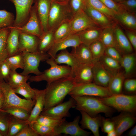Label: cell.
<instances>
[{
  "instance_id": "6da1fadb",
  "label": "cell",
  "mask_w": 136,
  "mask_h": 136,
  "mask_svg": "<svg viewBox=\"0 0 136 136\" xmlns=\"http://www.w3.org/2000/svg\"><path fill=\"white\" fill-rule=\"evenodd\" d=\"M74 76L71 75L54 81L45 89L43 110L62 102L76 84Z\"/></svg>"
},
{
  "instance_id": "7a4b0ae2",
  "label": "cell",
  "mask_w": 136,
  "mask_h": 136,
  "mask_svg": "<svg viewBox=\"0 0 136 136\" xmlns=\"http://www.w3.org/2000/svg\"><path fill=\"white\" fill-rule=\"evenodd\" d=\"M70 96L75 101L76 110L83 111L92 117H95L100 113H104L106 116H110L115 112L114 109L104 104L96 97Z\"/></svg>"
},
{
  "instance_id": "3957f363",
  "label": "cell",
  "mask_w": 136,
  "mask_h": 136,
  "mask_svg": "<svg viewBox=\"0 0 136 136\" xmlns=\"http://www.w3.org/2000/svg\"><path fill=\"white\" fill-rule=\"evenodd\" d=\"M46 61L50 65V67L45 70L40 75L30 76L28 80L30 81L37 82L45 81L47 85H49L60 78L73 75L71 68L70 66L58 65L55 62L54 59L51 57L48 58Z\"/></svg>"
},
{
  "instance_id": "277c9868",
  "label": "cell",
  "mask_w": 136,
  "mask_h": 136,
  "mask_svg": "<svg viewBox=\"0 0 136 136\" xmlns=\"http://www.w3.org/2000/svg\"><path fill=\"white\" fill-rule=\"evenodd\" d=\"M74 15L68 4H61L52 0L48 19V30L54 32L63 22L71 20Z\"/></svg>"
},
{
  "instance_id": "5b68a950",
  "label": "cell",
  "mask_w": 136,
  "mask_h": 136,
  "mask_svg": "<svg viewBox=\"0 0 136 136\" xmlns=\"http://www.w3.org/2000/svg\"><path fill=\"white\" fill-rule=\"evenodd\" d=\"M96 97L105 105L119 111L135 113V95H128L121 93L112 94L107 97Z\"/></svg>"
},
{
  "instance_id": "8992f818",
  "label": "cell",
  "mask_w": 136,
  "mask_h": 136,
  "mask_svg": "<svg viewBox=\"0 0 136 136\" xmlns=\"http://www.w3.org/2000/svg\"><path fill=\"white\" fill-rule=\"evenodd\" d=\"M0 85L4 97L2 109L17 107L25 109L30 113L35 103V100L21 98L18 96L8 83L5 81L0 82Z\"/></svg>"
},
{
  "instance_id": "52a82bcc",
  "label": "cell",
  "mask_w": 136,
  "mask_h": 136,
  "mask_svg": "<svg viewBox=\"0 0 136 136\" xmlns=\"http://www.w3.org/2000/svg\"><path fill=\"white\" fill-rule=\"evenodd\" d=\"M70 95L88 96L96 97L109 96L112 94L108 87L98 85L94 83L76 84L69 93Z\"/></svg>"
},
{
  "instance_id": "ba28073f",
  "label": "cell",
  "mask_w": 136,
  "mask_h": 136,
  "mask_svg": "<svg viewBox=\"0 0 136 136\" xmlns=\"http://www.w3.org/2000/svg\"><path fill=\"white\" fill-rule=\"evenodd\" d=\"M24 59L23 71L20 74L27 75L30 73L38 75L42 74L39 67L41 61H46L50 57L47 53H43L38 52L30 53L26 52H22Z\"/></svg>"
},
{
  "instance_id": "9c48e42d",
  "label": "cell",
  "mask_w": 136,
  "mask_h": 136,
  "mask_svg": "<svg viewBox=\"0 0 136 136\" xmlns=\"http://www.w3.org/2000/svg\"><path fill=\"white\" fill-rule=\"evenodd\" d=\"M15 6L16 17L12 26L17 27L23 25L29 17L30 10L35 0H9Z\"/></svg>"
},
{
  "instance_id": "30bf717a",
  "label": "cell",
  "mask_w": 136,
  "mask_h": 136,
  "mask_svg": "<svg viewBox=\"0 0 136 136\" xmlns=\"http://www.w3.org/2000/svg\"><path fill=\"white\" fill-rule=\"evenodd\" d=\"M80 116H76L71 122L66 120L60 125L54 127L55 136L59 135L64 133L73 136H88L91 132L82 129L79 125Z\"/></svg>"
},
{
  "instance_id": "8fae6325",
  "label": "cell",
  "mask_w": 136,
  "mask_h": 136,
  "mask_svg": "<svg viewBox=\"0 0 136 136\" xmlns=\"http://www.w3.org/2000/svg\"><path fill=\"white\" fill-rule=\"evenodd\" d=\"M76 105L75 100L71 97L67 101L43 110L40 115L57 119L70 117L71 115L69 110L71 108H75Z\"/></svg>"
},
{
  "instance_id": "7c38bea8",
  "label": "cell",
  "mask_w": 136,
  "mask_h": 136,
  "mask_svg": "<svg viewBox=\"0 0 136 136\" xmlns=\"http://www.w3.org/2000/svg\"><path fill=\"white\" fill-rule=\"evenodd\" d=\"M70 23L72 34H76L91 28L99 27L83 10L79 11L74 14Z\"/></svg>"
},
{
  "instance_id": "4fadbf2b",
  "label": "cell",
  "mask_w": 136,
  "mask_h": 136,
  "mask_svg": "<svg viewBox=\"0 0 136 136\" xmlns=\"http://www.w3.org/2000/svg\"><path fill=\"white\" fill-rule=\"evenodd\" d=\"M16 27L20 32L35 35L39 38L41 37L44 33L38 15L35 3L31 7L29 17L26 23L21 27Z\"/></svg>"
},
{
  "instance_id": "5bb4252c",
  "label": "cell",
  "mask_w": 136,
  "mask_h": 136,
  "mask_svg": "<svg viewBox=\"0 0 136 136\" xmlns=\"http://www.w3.org/2000/svg\"><path fill=\"white\" fill-rule=\"evenodd\" d=\"M135 113L121 112L118 115L111 118L114 123V129L117 136L121 135L134 124L136 121Z\"/></svg>"
},
{
  "instance_id": "9a60e30c",
  "label": "cell",
  "mask_w": 136,
  "mask_h": 136,
  "mask_svg": "<svg viewBox=\"0 0 136 136\" xmlns=\"http://www.w3.org/2000/svg\"><path fill=\"white\" fill-rule=\"evenodd\" d=\"M81 43L77 34H71L65 38L55 41L47 53L50 57L54 59L59 51L70 47L75 48Z\"/></svg>"
},
{
  "instance_id": "2e32d148",
  "label": "cell",
  "mask_w": 136,
  "mask_h": 136,
  "mask_svg": "<svg viewBox=\"0 0 136 136\" xmlns=\"http://www.w3.org/2000/svg\"><path fill=\"white\" fill-rule=\"evenodd\" d=\"M39 40V38L36 36L20 31L18 53L38 52Z\"/></svg>"
},
{
  "instance_id": "e0dca14e",
  "label": "cell",
  "mask_w": 136,
  "mask_h": 136,
  "mask_svg": "<svg viewBox=\"0 0 136 136\" xmlns=\"http://www.w3.org/2000/svg\"><path fill=\"white\" fill-rule=\"evenodd\" d=\"M84 10L97 25L102 28L112 26L115 23L113 19L102 12L92 8L86 2Z\"/></svg>"
},
{
  "instance_id": "ac0fdd59",
  "label": "cell",
  "mask_w": 136,
  "mask_h": 136,
  "mask_svg": "<svg viewBox=\"0 0 136 136\" xmlns=\"http://www.w3.org/2000/svg\"><path fill=\"white\" fill-rule=\"evenodd\" d=\"M93 82L99 86L108 87L112 75L98 61L93 64Z\"/></svg>"
},
{
  "instance_id": "d6986e66",
  "label": "cell",
  "mask_w": 136,
  "mask_h": 136,
  "mask_svg": "<svg viewBox=\"0 0 136 136\" xmlns=\"http://www.w3.org/2000/svg\"><path fill=\"white\" fill-rule=\"evenodd\" d=\"M116 48L121 53L124 54L132 53L133 48L126 35L117 24L113 25Z\"/></svg>"
},
{
  "instance_id": "ffe728a7",
  "label": "cell",
  "mask_w": 136,
  "mask_h": 136,
  "mask_svg": "<svg viewBox=\"0 0 136 136\" xmlns=\"http://www.w3.org/2000/svg\"><path fill=\"white\" fill-rule=\"evenodd\" d=\"M82 118L80 123L81 127L83 129L90 130L94 136H99V128L100 127L101 116L98 114L94 117H92L85 112L79 111Z\"/></svg>"
},
{
  "instance_id": "44dd1931",
  "label": "cell",
  "mask_w": 136,
  "mask_h": 136,
  "mask_svg": "<svg viewBox=\"0 0 136 136\" xmlns=\"http://www.w3.org/2000/svg\"><path fill=\"white\" fill-rule=\"evenodd\" d=\"M52 0H35L38 15L44 33L48 30V22Z\"/></svg>"
},
{
  "instance_id": "7402d4cb",
  "label": "cell",
  "mask_w": 136,
  "mask_h": 136,
  "mask_svg": "<svg viewBox=\"0 0 136 136\" xmlns=\"http://www.w3.org/2000/svg\"><path fill=\"white\" fill-rule=\"evenodd\" d=\"M54 60L57 64H64L70 67L74 77L80 65L72 53L66 49L61 50L59 53L57 54Z\"/></svg>"
},
{
  "instance_id": "603a6c76",
  "label": "cell",
  "mask_w": 136,
  "mask_h": 136,
  "mask_svg": "<svg viewBox=\"0 0 136 136\" xmlns=\"http://www.w3.org/2000/svg\"><path fill=\"white\" fill-rule=\"evenodd\" d=\"M71 53L80 64H93V58L89 46L81 43L73 48Z\"/></svg>"
},
{
  "instance_id": "cb8c5ba5",
  "label": "cell",
  "mask_w": 136,
  "mask_h": 136,
  "mask_svg": "<svg viewBox=\"0 0 136 136\" xmlns=\"http://www.w3.org/2000/svg\"><path fill=\"white\" fill-rule=\"evenodd\" d=\"M114 20L119 23L126 29L136 30L135 13L124 10L115 14Z\"/></svg>"
},
{
  "instance_id": "d4e9b609",
  "label": "cell",
  "mask_w": 136,
  "mask_h": 136,
  "mask_svg": "<svg viewBox=\"0 0 136 136\" xmlns=\"http://www.w3.org/2000/svg\"><path fill=\"white\" fill-rule=\"evenodd\" d=\"M35 103L30 114L27 121L31 124L43 111L45 104V89L39 90L36 89Z\"/></svg>"
},
{
  "instance_id": "484cf974",
  "label": "cell",
  "mask_w": 136,
  "mask_h": 136,
  "mask_svg": "<svg viewBox=\"0 0 136 136\" xmlns=\"http://www.w3.org/2000/svg\"><path fill=\"white\" fill-rule=\"evenodd\" d=\"M9 31L7 41L6 49L8 57L18 53L19 30L13 26L9 27Z\"/></svg>"
},
{
  "instance_id": "4316f807",
  "label": "cell",
  "mask_w": 136,
  "mask_h": 136,
  "mask_svg": "<svg viewBox=\"0 0 136 136\" xmlns=\"http://www.w3.org/2000/svg\"><path fill=\"white\" fill-rule=\"evenodd\" d=\"M92 64H80L74 76L76 84H83L93 82V75Z\"/></svg>"
},
{
  "instance_id": "83f0119b",
  "label": "cell",
  "mask_w": 136,
  "mask_h": 136,
  "mask_svg": "<svg viewBox=\"0 0 136 136\" xmlns=\"http://www.w3.org/2000/svg\"><path fill=\"white\" fill-rule=\"evenodd\" d=\"M102 28L99 27L90 28L77 34L82 43L89 46L95 41L100 39Z\"/></svg>"
},
{
  "instance_id": "f1b7e54d",
  "label": "cell",
  "mask_w": 136,
  "mask_h": 136,
  "mask_svg": "<svg viewBox=\"0 0 136 136\" xmlns=\"http://www.w3.org/2000/svg\"><path fill=\"white\" fill-rule=\"evenodd\" d=\"M125 78L124 74L119 71L112 75L108 87L112 95L122 93L123 83Z\"/></svg>"
},
{
  "instance_id": "f546056e",
  "label": "cell",
  "mask_w": 136,
  "mask_h": 136,
  "mask_svg": "<svg viewBox=\"0 0 136 136\" xmlns=\"http://www.w3.org/2000/svg\"><path fill=\"white\" fill-rule=\"evenodd\" d=\"M136 58L135 54L131 53L123 54L120 63L121 67L124 69L125 78L129 77L135 69Z\"/></svg>"
},
{
  "instance_id": "4dcf8cb0",
  "label": "cell",
  "mask_w": 136,
  "mask_h": 136,
  "mask_svg": "<svg viewBox=\"0 0 136 136\" xmlns=\"http://www.w3.org/2000/svg\"><path fill=\"white\" fill-rule=\"evenodd\" d=\"M54 42L53 31L48 30L44 33L39 38L38 51L43 53H47Z\"/></svg>"
},
{
  "instance_id": "1f68e13d",
  "label": "cell",
  "mask_w": 136,
  "mask_h": 136,
  "mask_svg": "<svg viewBox=\"0 0 136 136\" xmlns=\"http://www.w3.org/2000/svg\"><path fill=\"white\" fill-rule=\"evenodd\" d=\"M28 123L27 121L21 120L11 115L7 136H16Z\"/></svg>"
},
{
  "instance_id": "d6a6232c",
  "label": "cell",
  "mask_w": 136,
  "mask_h": 136,
  "mask_svg": "<svg viewBox=\"0 0 136 136\" xmlns=\"http://www.w3.org/2000/svg\"><path fill=\"white\" fill-rule=\"evenodd\" d=\"M113 25L112 26L102 28L99 40L106 47H112L116 48L115 40Z\"/></svg>"
},
{
  "instance_id": "836d02e7",
  "label": "cell",
  "mask_w": 136,
  "mask_h": 136,
  "mask_svg": "<svg viewBox=\"0 0 136 136\" xmlns=\"http://www.w3.org/2000/svg\"><path fill=\"white\" fill-rule=\"evenodd\" d=\"M104 67L113 75L119 71L121 66L120 63L105 53L99 60Z\"/></svg>"
},
{
  "instance_id": "e575fe53",
  "label": "cell",
  "mask_w": 136,
  "mask_h": 136,
  "mask_svg": "<svg viewBox=\"0 0 136 136\" xmlns=\"http://www.w3.org/2000/svg\"><path fill=\"white\" fill-rule=\"evenodd\" d=\"M30 75H23L18 74L16 70H11L7 82L13 89L27 82Z\"/></svg>"
},
{
  "instance_id": "d590c367",
  "label": "cell",
  "mask_w": 136,
  "mask_h": 136,
  "mask_svg": "<svg viewBox=\"0 0 136 136\" xmlns=\"http://www.w3.org/2000/svg\"><path fill=\"white\" fill-rule=\"evenodd\" d=\"M7 113L19 119L27 121L30 113L24 109L17 107H9L2 109L0 111Z\"/></svg>"
},
{
  "instance_id": "8d00e7d4",
  "label": "cell",
  "mask_w": 136,
  "mask_h": 136,
  "mask_svg": "<svg viewBox=\"0 0 136 136\" xmlns=\"http://www.w3.org/2000/svg\"><path fill=\"white\" fill-rule=\"evenodd\" d=\"M13 89L16 93L22 95L27 99L35 100V89L30 87L29 83H24Z\"/></svg>"
},
{
  "instance_id": "74e56055",
  "label": "cell",
  "mask_w": 136,
  "mask_h": 136,
  "mask_svg": "<svg viewBox=\"0 0 136 136\" xmlns=\"http://www.w3.org/2000/svg\"><path fill=\"white\" fill-rule=\"evenodd\" d=\"M89 47L92 56L93 64L98 61L104 54L106 47L100 40L92 43Z\"/></svg>"
},
{
  "instance_id": "f35d334b",
  "label": "cell",
  "mask_w": 136,
  "mask_h": 136,
  "mask_svg": "<svg viewBox=\"0 0 136 136\" xmlns=\"http://www.w3.org/2000/svg\"><path fill=\"white\" fill-rule=\"evenodd\" d=\"M9 30V27L0 28V61L5 60L8 57L6 45Z\"/></svg>"
},
{
  "instance_id": "ab89813d",
  "label": "cell",
  "mask_w": 136,
  "mask_h": 136,
  "mask_svg": "<svg viewBox=\"0 0 136 136\" xmlns=\"http://www.w3.org/2000/svg\"><path fill=\"white\" fill-rule=\"evenodd\" d=\"M70 21L63 22L54 31L53 36L54 41L63 39L72 34Z\"/></svg>"
},
{
  "instance_id": "60d3db41",
  "label": "cell",
  "mask_w": 136,
  "mask_h": 136,
  "mask_svg": "<svg viewBox=\"0 0 136 136\" xmlns=\"http://www.w3.org/2000/svg\"><path fill=\"white\" fill-rule=\"evenodd\" d=\"M5 60L9 66L11 70H16L18 68L23 69L24 59L22 52L8 57Z\"/></svg>"
},
{
  "instance_id": "b9f144b4",
  "label": "cell",
  "mask_w": 136,
  "mask_h": 136,
  "mask_svg": "<svg viewBox=\"0 0 136 136\" xmlns=\"http://www.w3.org/2000/svg\"><path fill=\"white\" fill-rule=\"evenodd\" d=\"M86 3L92 8L104 14L113 20L115 13L107 8L100 0H85Z\"/></svg>"
},
{
  "instance_id": "7bdbcfd3",
  "label": "cell",
  "mask_w": 136,
  "mask_h": 136,
  "mask_svg": "<svg viewBox=\"0 0 136 136\" xmlns=\"http://www.w3.org/2000/svg\"><path fill=\"white\" fill-rule=\"evenodd\" d=\"M65 120V119L64 118L57 119L47 116L40 115L36 118L34 122L47 126L55 127L60 125Z\"/></svg>"
},
{
  "instance_id": "ee69618b",
  "label": "cell",
  "mask_w": 136,
  "mask_h": 136,
  "mask_svg": "<svg viewBox=\"0 0 136 136\" xmlns=\"http://www.w3.org/2000/svg\"><path fill=\"white\" fill-rule=\"evenodd\" d=\"M35 131L39 136H55L54 127L42 125L35 122L30 124Z\"/></svg>"
},
{
  "instance_id": "f6af8a7d",
  "label": "cell",
  "mask_w": 136,
  "mask_h": 136,
  "mask_svg": "<svg viewBox=\"0 0 136 136\" xmlns=\"http://www.w3.org/2000/svg\"><path fill=\"white\" fill-rule=\"evenodd\" d=\"M13 14L6 10H0V28L13 25L14 22Z\"/></svg>"
},
{
  "instance_id": "bcb514c9",
  "label": "cell",
  "mask_w": 136,
  "mask_h": 136,
  "mask_svg": "<svg viewBox=\"0 0 136 136\" xmlns=\"http://www.w3.org/2000/svg\"><path fill=\"white\" fill-rule=\"evenodd\" d=\"M11 115L0 111V132L3 136H7Z\"/></svg>"
},
{
  "instance_id": "7dc6e473",
  "label": "cell",
  "mask_w": 136,
  "mask_h": 136,
  "mask_svg": "<svg viewBox=\"0 0 136 136\" xmlns=\"http://www.w3.org/2000/svg\"><path fill=\"white\" fill-rule=\"evenodd\" d=\"M11 71L5 59L0 61V82L7 81Z\"/></svg>"
},
{
  "instance_id": "c3c4849f",
  "label": "cell",
  "mask_w": 136,
  "mask_h": 136,
  "mask_svg": "<svg viewBox=\"0 0 136 136\" xmlns=\"http://www.w3.org/2000/svg\"><path fill=\"white\" fill-rule=\"evenodd\" d=\"M68 4L74 14L79 11L84 10L86 6L85 0H69Z\"/></svg>"
},
{
  "instance_id": "681fc988",
  "label": "cell",
  "mask_w": 136,
  "mask_h": 136,
  "mask_svg": "<svg viewBox=\"0 0 136 136\" xmlns=\"http://www.w3.org/2000/svg\"><path fill=\"white\" fill-rule=\"evenodd\" d=\"M100 127L102 131L107 133L114 129V123L111 118H106L102 116Z\"/></svg>"
},
{
  "instance_id": "f907efd6",
  "label": "cell",
  "mask_w": 136,
  "mask_h": 136,
  "mask_svg": "<svg viewBox=\"0 0 136 136\" xmlns=\"http://www.w3.org/2000/svg\"><path fill=\"white\" fill-rule=\"evenodd\" d=\"M100 0L115 14L119 13L124 10L118 3L115 2L113 0Z\"/></svg>"
},
{
  "instance_id": "816d5d0a",
  "label": "cell",
  "mask_w": 136,
  "mask_h": 136,
  "mask_svg": "<svg viewBox=\"0 0 136 136\" xmlns=\"http://www.w3.org/2000/svg\"><path fill=\"white\" fill-rule=\"evenodd\" d=\"M105 54L110 58L116 60L120 63L122 56L121 53L115 48L112 47H106Z\"/></svg>"
},
{
  "instance_id": "f5cc1de1",
  "label": "cell",
  "mask_w": 136,
  "mask_h": 136,
  "mask_svg": "<svg viewBox=\"0 0 136 136\" xmlns=\"http://www.w3.org/2000/svg\"><path fill=\"white\" fill-rule=\"evenodd\" d=\"M123 86L125 91L127 93L135 92L136 91V80L134 78H126L123 82Z\"/></svg>"
},
{
  "instance_id": "db71d44e",
  "label": "cell",
  "mask_w": 136,
  "mask_h": 136,
  "mask_svg": "<svg viewBox=\"0 0 136 136\" xmlns=\"http://www.w3.org/2000/svg\"><path fill=\"white\" fill-rule=\"evenodd\" d=\"M118 3L125 10L135 13L136 0H125Z\"/></svg>"
},
{
  "instance_id": "11a10c76",
  "label": "cell",
  "mask_w": 136,
  "mask_h": 136,
  "mask_svg": "<svg viewBox=\"0 0 136 136\" xmlns=\"http://www.w3.org/2000/svg\"><path fill=\"white\" fill-rule=\"evenodd\" d=\"M32 128L31 125L28 123L26 126L16 136H39Z\"/></svg>"
},
{
  "instance_id": "9f6ffc18",
  "label": "cell",
  "mask_w": 136,
  "mask_h": 136,
  "mask_svg": "<svg viewBox=\"0 0 136 136\" xmlns=\"http://www.w3.org/2000/svg\"><path fill=\"white\" fill-rule=\"evenodd\" d=\"M126 35L133 48L136 50V31L126 29Z\"/></svg>"
},
{
  "instance_id": "6f0895ef",
  "label": "cell",
  "mask_w": 136,
  "mask_h": 136,
  "mask_svg": "<svg viewBox=\"0 0 136 136\" xmlns=\"http://www.w3.org/2000/svg\"><path fill=\"white\" fill-rule=\"evenodd\" d=\"M127 135L135 136L136 135V126L135 125L128 132Z\"/></svg>"
},
{
  "instance_id": "680465c9",
  "label": "cell",
  "mask_w": 136,
  "mask_h": 136,
  "mask_svg": "<svg viewBox=\"0 0 136 136\" xmlns=\"http://www.w3.org/2000/svg\"><path fill=\"white\" fill-rule=\"evenodd\" d=\"M4 101V97L3 93L0 95V111L2 109Z\"/></svg>"
},
{
  "instance_id": "91938a15",
  "label": "cell",
  "mask_w": 136,
  "mask_h": 136,
  "mask_svg": "<svg viewBox=\"0 0 136 136\" xmlns=\"http://www.w3.org/2000/svg\"><path fill=\"white\" fill-rule=\"evenodd\" d=\"M107 134V136H117V133L114 129Z\"/></svg>"
},
{
  "instance_id": "94428289",
  "label": "cell",
  "mask_w": 136,
  "mask_h": 136,
  "mask_svg": "<svg viewBox=\"0 0 136 136\" xmlns=\"http://www.w3.org/2000/svg\"><path fill=\"white\" fill-rule=\"evenodd\" d=\"M53 1L59 3L63 4H67L69 0H53Z\"/></svg>"
},
{
  "instance_id": "6125c7cd",
  "label": "cell",
  "mask_w": 136,
  "mask_h": 136,
  "mask_svg": "<svg viewBox=\"0 0 136 136\" xmlns=\"http://www.w3.org/2000/svg\"><path fill=\"white\" fill-rule=\"evenodd\" d=\"M113 0L116 2L118 3L125 0Z\"/></svg>"
},
{
  "instance_id": "be15d7a7",
  "label": "cell",
  "mask_w": 136,
  "mask_h": 136,
  "mask_svg": "<svg viewBox=\"0 0 136 136\" xmlns=\"http://www.w3.org/2000/svg\"><path fill=\"white\" fill-rule=\"evenodd\" d=\"M2 93V91L0 85V95Z\"/></svg>"
},
{
  "instance_id": "e7e4bbea",
  "label": "cell",
  "mask_w": 136,
  "mask_h": 136,
  "mask_svg": "<svg viewBox=\"0 0 136 136\" xmlns=\"http://www.w3.org/2000/svg\"><path fill=\"white\" fill-rule=\"evenodd\" d=\"M0 136H3L2 134L0 132Z\"/></svg>"
}]
</instances>
